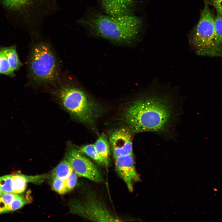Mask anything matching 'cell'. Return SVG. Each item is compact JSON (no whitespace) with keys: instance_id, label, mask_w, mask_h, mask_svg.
<instances>
[{"instance_id":"16","label":"cell","mask_w":222,"mask_h":222,"mask_svg":"<svg viewBox=\"0 0 222 222\" xmlns=\"http://www.w3.org/2000/svg\"><path fill=\"white\" fill-rule=\"evenodd\" d=\"M80 151L88 156L98 164L105 166L104 162L98 153L94 144L86 145L80 148Z\"/></svg>"},{"instance_id":"26","label":"cell","mask_w":222,"mask_h":222,"mask_svg":"<svg viewBox=\"0 0 222 222\" xmlns=\"http://www.w3.org/2000/svg\"><path fill=\"white\" fill-rule=\"evenodd\" d=\"M3 193V192H2V191L0 187V197L2 196V195Z\"/></svg>"},{"instance_id":"3","label":"cell","mask_w":222,"mask_h":222,"mask_svg":"<svg viewBox=\"0 0 222 222\" xmlns=\"http://www.w3.org/2000/svg\"><path fill=\"white\" fill-rule=\"evenodd\" d=\"M57 100L74 119L84 123L93 124L101 113V108L81 89L66 84L55 91Z\"/></svg>"},{"instance_id":"27","label":"cell","mask_w":222,"mask_h":222,"mask_svg":"<svg viewBox=\"0 0 222 222\" xmlns=\"http://www.w3.org/2000/svg\"><path fill=\"white\" fill-rule=\"evenodd\" d=\"M213 190L215 191H218V189L216 188H214Z\"/></svg>"},{"instance_id":"9","label":"cell","mask_w":222,"mask_h":222,"mask_svg":"<svg viewBox=\"0 0 222 222\" xmlns=\"http://www.w3.org/2000/svg\"><path fill=\"white\" fill-rule=\"evenodd\" d=\"M115 166L117 173L126 184L130 192L133 189V184L140 180L135 169L133 154L117 158Z\"/></svg>"},{"instance_id":"8","label":"cell","mask_w":222,"mask_h":222,"mask_svg":"<svg viewBox=\"0 0 222 222\" xmlns=\"http://www.w3.org/2000/svg\"><path fill=\"white\" fill-rule=\"evenodd\" d=\"M130 130L124 128L116 130L109 137L114 158L133 154Z\"/></svg>"},{"instance_id":"5","label":"cell","mask_w":222,"mask_h":222,"mask_svg":"<svg viewBox=\"0 0 222 222\" xmlns=\"http://www.w3.org/2000/svg\"><path fill=\"white\" fill-rule=\"evenodd\" d=\"M198 23L189 36L190 44L196 53L199 55L222 57V47L217 43L214 15L211 10L207 0Z\"/></svg>"},{"instance_id":"19","label":"cell","mask_w":222,"mask_h":222,"mask_svg":"<svg viewBox=\"0 0 222 222\" xmlns=\"http://www.w3.org/2000/svg\"><path fill=\"white\" fill-rule=\"evenodd\" d=\"M15 195L14 193H3L0 197V214L8 212L10 204Z\"/></svg>"},{"instance_id":"21","label":"cell","mask_w":222,"mask_h":222,"mask_svg":"<svg viewBox=\"0 0 222 222\" xmlns=\"http://www.w3.org/2000/svg\"><path fill=\"white\" fill-rule=\"evenodd\" d=\"M51 186L52 189L60 194H63L68 192L65 180L52 177Z\"/></svg>"},{"instance_id":"14","label":"cell","mask_w":222,"mask_h":222,"mask_svg":"<svg viewBox=\"0 0 222 222\" xmlns=\"http://www.w3.org/2000/svg\"><path fill=\"white\" fill-rule=\"evenodd\" d=\"M73 171L69 162L66 159L61 161L51 171L52 177L65 180Z\"/></svg>"},{"instance_id":"7","label":"cell","mask_w":222,"mask_h":222,"mask_svg":"<svg viewBox=\"0 0 222 222\" xmlns=\"http://www.w3.org/2000/svg\"><path fill=\"white\" fill-rule=\"evenodd\" d=\"M72 145L67 149L65 159L71 164L77 176L87 178L94 182L102 180L100 171L96 165Z\"/></svg>"},{"instance_id":"18","label":"cell","mask_w":222,"mask_h":222,"mask_svg":"<svg viewBox=\"0 0 222 222\" xmlns=\"http://www.w3.org/2000/svg\"><path fill=\"white\" fill-rule=\"evenodd\" d=\"M0 74L11 76H14L8 61L1 49H0Z\"/></svg>"},{"instance_id":"20","label":"cell","mask_w":222,"mask_h":222,"mask_svg":"<svg viewBox=\"0 0 222 222\" xmlns=\"http://www.w3.org/2000/svg\"><path fill=\"white\" fill-rule=\"evenodd\" d=\"M0 187L3 193H13L12 175L0 177Z\"/></svg>"},{"instance_id":"2","label":"cell","mask_w":222,"mask_h":222,"mask_svg":"<svg viewBox=\"0 0 222 222\" xmlns=\"http://www.w3.org/2000/svg\"><path fill=\"white\" fill-rule=\"evenodd\" d=\"M78 22L91 35L118 43L133 42L142 26L141 18L135 14L114 16L94 7L87 10Z\"/></svg>"},{"instance_id":"24","label":"cell","mask_w":222,"mask_h":222,"mask_svg":"<svg viewBox=\"0 0 222 222\" xmlns=\"http://www.w3.org/2000/svg\"><path fill=\"white\" fill-rule=\"evenodd\" d=\"M77 174L73 171L65 180L68 191L73 189L77 181Z\"/></svg>"},{"instance_id":"4","label":"cell","mask_w":222,"mask_h":222,"mask_svg":"<svg viewBox=\"0 0 222 222\" xmlns=\"http://www.w3.org/2000/svg\"><path fill=\"white\" fill-rule=\"evenodd\" d=\"M28 62L29 76L34 83L49 84L56 81L59 65L55 52L49 44L44 42L33 44Z\"/></svg>"},{"instance_id":"15","label":"cell","mask_w":222,"mask_h":222,"mask_svg":"<svg viewBox=\"0 0 222 222\" xmlns=\"http://www.w3.org/2000/svg\"><path fill=\"white\" fill-rule=\"evenodd\" d=\"M30 193H27L25 195L21 194H15V196L10 203L8 212L18 210L24 205L31 202Z\"/></svg>"},{"instance_id":"10","label":"cell","mask_w":222,"mask_h":222,"mask_svg":"<svg viewBox=\"0 0 222 222\" xmlns=\"http://www.w3.org/2000/svg\"><path fill=\"white\" fill-rule=\"evenodd\" d=\"M139 0H100L104 13L114 16L133 15Z\"/></svg>"},{"instance_id":"22","label":"cell","mask_w":222,"mask_h":222,"mask_svg":"<svg viewBox=\"0 0 222 222\" xmlns=\"http://www.w3.org/2000/svg\"><path fill=\"white\" fill-rule=\"evenodd\" d=\"M215 25L217 42L222 47V16L218 15L215 17Z\"/></svg>"},{"instance_id":"1","label":"cell","mask_w":222,"mask_h":222,"mask_svg":"<svg viewBox=\"0 0 222 222\" xmlns=\"http://www.w3.org/2000/svg\"><path fill=\"white\" fill-rule=\"evenodd\" d=\"M181 109L172 94L153 88L129 105L123 117L131 132H150L172 138Z\"/></svg>"},{"instance_id":"6","label":"cell","mask_w":222,"mask_h":222,"mask_svg":"<svg viewBox=\"0 0 222 222\" xmlns=\"http://www.w3.org/2000/svg\"><path fill=\"white\" fill-rule=\"evenodd\" d=\"M84 201H72L69 203L70 212L95 222H119L121 219L113 215L106 205L92 192Z\"/></svg>"},{"instance_id":"17","label":"cell","mask_w":222,"mask_h":222,"mask_svg":"<svg viewBox=\"0 0 222 222\" xmlns=\"http://www.w3.org/2000/svg\"><path fill=\"white\" fill-rule=\"evenodd\" d=\"M13 187V193L22 194L27 188V182L24 175L17 174L12 175Z\"/></svg>"},{"instance_id":"25","label":"cell","mask_w":222,"mask_h":222,"mask_svg":"<svg viewBox=\"0 0 222 222\" xmlns=\"http://www.w3.org/2000/svg\"><path fill=\"white\" fill-rule=\"evenodd\" d=\"M215 8L218 15L222 16V0H207Z\"/></svg>"},{"instance_id":"11","label":"cell","mask_w":222,"mask_h":222,"mask_svg":"<svg viewBox=\"0 0 222 222\" xmlns=\"http://www.w3.org/2000/svg\"><path fill=\"white\" fill-rule=\"evenodd\" d=\"M2 4L8 9L18 10L27 9L34 16L39 13V9L47 4V0H0Z\"/></svg>"},{"instance_id":"12","label":"cell","mask_w":222,"mask_h":222,"mask_svg":"<svg viewBox=\"0 0 222 222\" xmlns=\"http://www.w3.org/2000/svg\"><path fill=\"white\" fill-rule=\"evenodd\" d=\"M98 153L102 159L105 166H107L110 162V146L107 136L102 133L94 144Z\"/></svg>"},{"instance_id":"23","label":"cell","mask_w":222,"mask_h":222,"mask_svg":"<svg viewBox=\"0 0 222 222\" xmlns=\"http://www.w3.org/2000/svg\"><path fill=\"white\" fill-rule=\"evenodd\" d=\"M27 183H31L36 184H40L43 183L48 178V175L46 174L30 176L24 175Z\"/></svg>"},{"instance_id":"13","label":"cell","mask_w":222,"mask_h":222,"mask_svg":"<svg viewBox=\"0 0 222 222\" xmlns=\"http://www.w3.org/2000/svg\"><path fill=\"white\" fill-rule=\"evenodd\" d=\"M6 56L10 66L14 72L18 70L22 66L17 54L15 46L1 48Z\"/></svg>"}]
</instances>
